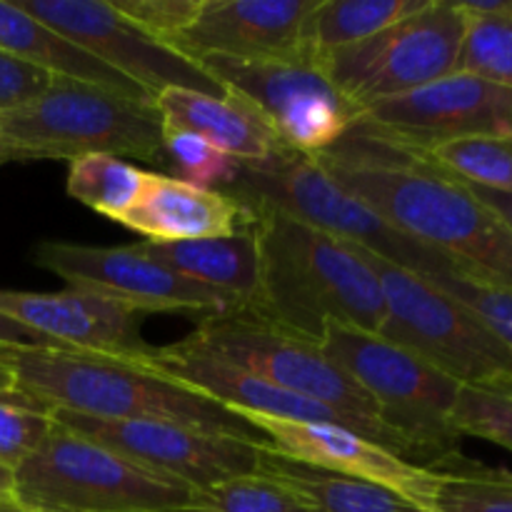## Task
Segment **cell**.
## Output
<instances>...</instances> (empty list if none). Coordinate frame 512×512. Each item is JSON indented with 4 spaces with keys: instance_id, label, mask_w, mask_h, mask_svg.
I'll return each mask as SVG.
<instances>
[{
    "instance_id": "cell-7",
    "label": "cell",
    "mask_w": 512,
    "mask_h": 512,
    "mask_svg": "<svg viewBox=\"0 0 512 512\" xmlns=\"http://www.w3.org/2000/svg\"><path fill=\"white\" fill-rule=\"evenodd\" d=\"M190 493L53 420L48 438L13 470L8 498L43 512H173Z\"/></svg>"
},
{
    "instance_id": "cell-25",
    "label": "cell",
    "mask_w": 512,
    "mask_h": 512,
    "mask_svg": "<svg viewBox=\"0 0 512 512\" xmlns=\"http://www.w3.org/2000/svg\"><path fill=\"white\" fill-rule=\"evenodd\" d=\"M425 5L428 0H318L308 18L310 48L318 58L343 45L360 43Z\"/></svg>"
},
{
    "instance_id": "cell-1",
    "label": "cell",
    "mask_w": 512,
    "mask_h": 512,
    "mask_svg": "<svg viewBox=\"0 0 512 512\" xmlns=\"http://www.w3.org/2000/svg\"><path fill=\"white\" fill-rule=\"evenodd\" d=\"M313 158L405 238L512 290V233L433 160L355 133Z\"/></svg>"
},
{
    "instance_id": "cell-6",
    "label": "cell",
    "mask_w": 512,
    "mask_h": 512,
    "mask_svg": "<svg viewBox=\"0 0 512 512\" xmlns=\"http://www.w3.org/2000/svg\"><path fill=\"white\" fill-rule=\"evenodd\" d=\"M320 348L375 400L380 423L413 463L423 458L428 468H438L463 453L450 420L463 385L383 335L348 325H325Z\"/></svg>"
},
{
    "instance_id": "cell-10",
    "label": "cell",
    "mask_w": 512,
    "mask_h": 512,
    "mask_svg": "<svg viewBox=\"0 0 512 512\" xmlns=\"http://www.w3.org/2000/svg\"><path fill=\"white\" fill-rule=\"evenodd\" d=\"M465 38V15L455 0L425 8L390 28L318 55V65L350 105L363 113L383 100L455 73Z\"/></svg>"
},
{
    "instance_id": "cell-27",
    "label": "cell",
    "mask_w": 512,
    "mask_h": 512,
    "mask_svg": "<svg viewBox=\"0 0 512 512\" xmlns=\"http://www.w3.org/2000/svg\"><path fill=\"white\" fill-rule=\"evenodd\" d=\"M435 470L433 512H512V470L488 468L463 453Z\"/></svg>"
},
{
    "instance_id": "cell-12",
    "label": "cell",
    "mask_w": 512,
    "mask_h": 512,
    "mask_svg": "<svg viewBox=\"0 0 512 512\" xmlns=\"http://www.w3.org/2000/svg\"><path fill=\"white\" fill-rule=\"evenodd\" d=\"M350 133L415 155L450 140L512 135V88L470 73H450L370 105Z\"/></svg>"
},
{
    "instance_id": "cell-20",
    "label": "cell",
    "mask_w": 512,
    "mask_h": 512,
    "mask_svg": "<svg viewBox=\"0 0 512 512\" xmlns=\"http://www.w3.org/2000/svg\"><path fill=\"white\" fill-rule=\"evenodd\" d=\"M253 215L218 190H200L173 175L148 173L143 195L120 225L153 243L223 238L250 228Z\"/></svg>"
},
{
    "instance_id": "cell-35",
    "label": "cell",
    "mask_w": 512,
    "mask_h": 512,
    "mask_svg": "<svg viewBox=\"0 0 512 512\" xmlns=\"http://www.w3.org/2000/svg\"><path fill=\"white\" fill-rule=\"evenodd\" d=\"M53 75L0 50V113L38 98Z\"/></svg>"
},
{
    "instance_id": "cell-40",
    "label": "cell",
    "mask_w": 512,
    "mask_h": 512,
    "mask_svg": "<svg viewBox=\"0 0 512 512\" xmlns=\"http://www.w3.org/2000/svg\"><path fill=\"white\" fill-rule=\"evenodd\" d=\"M15 388V380H13V373H10L8 365L0 360V390H13Z\"/></svg>"
},
{
    "instance_id": "cell-22",
    "label": "cell",
    "mask_w": 512,
    "mask_h": 512,
    "mask_svg": "<svg viewBox=\"0 0 512 512\" xmlns=\"http://www.w3.org/2000/svg\"><path fill=\"white\" fill-rule=\"evenodd\" d=\"M145 255L195 283L230 295L240 310H255L260 300V248L250 228L223 238L153 243L140 240Z\"/></svg>"
},
{
    "instance_id": "cell-38",
    "label": "cell",
    "mask_w": 512,
    "mask_h": 512,
    "mask_svg": "<svg viewBox=\"0 0 512 512\" xmlns=\"http://www.w3.org/2000/svg\"><path fill=\"white\" fill-rule=\"evenodd\" d=\"M468 15H490V18H512V0H455Z\"/></svg>"
},
{
    "instance_id": "cell-19",
    "label": "cell",
    "mask_w": 512,
    "mask_h": 512,
    "mask_svg": "<svg viewBox=\"0 0 512 512\" xmlns=\"http://www.w3.org/2000/svg\"><path fill=\"white\" fill-rule=\"evenodd\" d=\"M0 313L48 338L55 348L135 360L150 348L143 340L145 313L85 290L58 293L0 290Z\"/></svg>"
},
{
    "instance_id": "cell-2",
    "label": "cell",
    "mask_w": 512,
    "mask_h": 512,
    "mask_svg": "<svg viewBox=\"0 0 512 512\" xmlns=\"http://www.w3.org/2000/svg\"><path fill=\"white\" fill-rule=\"evenodd\" d=\"M260 248V300L250 313L320 345L325 325L380 335L385 298L368 250L275 210H248Z\"/></svg>"
},
{
    "instance_id": "cell-24",
    "label": "cell",
    "mask_w": 512,
    "mask_h": 512,
    "mask_svg": "<svg viewBox=\"0 0 512 512\" xmlns=\"http://www.w3.org/2000/svg\"><path fill=\"white\" fill-rule=\"evenodd\" d=\"M258 473L270 475L293 490L310 512H430L395 490L285 458L270 445L265 448Z\"/></svg>"
},
{
    "instance_id": "cell-42",
    "label": "cell",
    "mask_w": 512,
    "mask_h": 512,
    "mask_svg": "<svg viewBox=\"0 0 512 512\" xmlns=\"http://www.w3.org/2000/svg\"><path fill=\"white\" fill-rule=\"evenodd\" d=\"M3 163H10V153H8V145H5L3 138H0V165Z\"/></svg>"
},
{
    "instance_id": "cell-21",
    "label": "cell",
    "mask_w": 512,
    "mask_h": 512,
    "mask_svg": "<svg viewBox=\"0 0 512 512\" xmlns=\"http://www.w3.org/2000/svg\"><path fill=\"white\" fill-rule=\"evenodd\" d=\"M153 103L163 133H193L238 163H258L283 148L268 125L233 95L165 88Z\"/></svg>"
},
{
    "instance_id": "cell-4",
    "label": "cell",
    "mask_w": 512,
    "mask_h": 512,
    "mask_svg": "<svg viewBox=\"0 0 512 512\" xmlns=\"http://www.w3.org/2000/svg\"><path fill=\"white\" fill-rule=\"evenodd\" d=\"M0 138L13 160L115 155L165 165L163 123L153 100L53 78L38 98L0 113Z\"/></svg>"
},
{
    "instance_id": "cell-33",
    "label": "cell",
    "mask_w": 512,
    "mask_h": 512,
    "mask_svg": "<svg viewBox=\"0 0 512 512\" xmlns=\"http://www.w3.org/2000/svg\"><path fill=\"white\" fill-rule=\"evenodd\" d=\"M450 420L460 438L488 440L512 453V395L463 385Z\"/></svg>"
},
{
    "instance_id": "cell-16",
    "label": "cell",
    "mask_w": 512,
    "mask_h": 512,
    "mask_svg": "<svg viewBox=\"0 0 512 512\" xmlns=\"http://www.w3.org/2000/svg\"><path fill=\"white\" fill-rule=\"evenodd\" d=\"M235 415L248 420L268 440L270 448L285 458L383 485L433 512L435 490L440 483V473L435 468L413 463L345 425L298 423L253 413Z\"/></svg>"
},
{
    "instance_id": "cell-26",
    "label": "cell",
    "mask_w": 512,
    "mask_h": 512,
    "mask_svg": "<svg viewBox=\"0 0 512 512\" xmlns=\"http://www.w3.org/2000/svg\"><path fill=\"white\" fill-rule=\"evenodd\" d=\"M148 173L115 155H83L70 160L65 190L73 200L88 205L103 218L120 220L143 195Z\"/></svg>"
},
{
    "instance_id": "cell-11",
    "label": "cell",
    "mask_w": 512,
    "mask_h": 512,
    "mask_svg": "<svg viewBox=\"0 0 512 512\" xmlns=\"http://www.w3.org/2000/svg\"><path fill=\"white\" fill-rule=\"evenodd\" d=\"M200 68L248 105L283 148L318 155L335 148L360 110L330 83L318 60H235L205 55Z\"/></svg>"
},
{
    "instance_id": "cell-31",
    "label": "cell",
    "mask_w": 512,
    "mask_h": 512,
    "mask_svg": "<svg viewBox=\"0 0 512 512\" xmlns=\"http://www.w3.org/2000/svg\"><path fill=\"white\" fill-rule=\"evenodd\" d=\"M53 428L50 410L18 388L0 390V468L13 473Z\"/></svg>"
},
{
    "instance_id": "cell-30",
    "label": "cell",
    "mask_w": 512,
    "mask_h": 512,
    "mask_svg": "<svg viewBox=\"0 0 512 512\" xmlns=\"http://www.w3.org/2000/svg\"><path fill=\"white\" fill-rule=\"evenodd\" d=\"M465 15V38L455 73L512 88V18Z\"/></svg>"
},
{
    "instance_id": "cell-9",
    "label": "cell",
    "mask_w": 512,
    "mask_h": 512,
    "mask_svg": "<svg viewBox=\"0 0 512 512\" xmlns=\"http://www.w3.org/2000/svg\"><path fill=\"white\" fill-rule=\"evenodd\" d=\"M385 298V340L465 388L512 395V348L465 305L420 275L368 253Z\"/></svg>"
},
{
    "instance_id": "cell-28",
    "label": "cell",
    "mask_w": 512,
    "mask_h": 512,
    "mask_svg": "<svg viewBox=\"0 0 512 512\" xmlns=\"http://www.w3.org/2000/svg\"><path fill=\"white\" fill-rule=\"evenodd\" d=\"M460 183L512 193V135L450 140L423 155Z\"/></svg>"
},
{
    "instance_id": "cell-13",
    "label": "cell",
    "mask_w": 512,
    "mask_h": 512,
    "mask_svg": "<svg viewBox=\"0 0 512 512\" xmlns=\"http://www.w3.org/2000/svg\"><path fill=\"white\" fill-rule=\"evenodd\" d=\"M50 418L138 468L188 485L190 490L258 473L268 448V443H250L163 420H100L68 410H50Z\"/></svg>"
},
{
    "instance_id": "cell-34",
    "label": "cell",
    "mask_w": 512,
    "mask_h": 512,
    "mask_svg": "<svg viewBox=\"0 0 512 512\" xmlns=\"http://www.w3.org/2000/svg\"><path fill=\"white\" fill-rule=\"evenodd\" d=\"M120 15L168 45L198 18L203 0H113Z\"/></svg>"
},
{
    "instance_id": "cell-14",
    "label": "cell",
    "mask_w": 512,
    "mask_h": 512,
    "mask_svg": "<svg viewBox=\"0 0 512 512\" xmlns=\"http://www.w3.org/2000/svg\"><path fill=\"white\" fill-rule=\"evenodd\" d=\"M33 263L58 275L68 288L95 293L140 313H233L240 310L230 295L195 283L145 255L138 245L98 248V245L43 240L35 245Z\"/></svg>"
},
{
    "instance_id": "cell-36",
    "label": "cell",
    "mask_w": 512,
    "mask_h": 512,
    "mask_svg": "<svg viewBox=\"0 0 512 512\" xmlns=\"http://www.w3.org/2000/svg\"><path fill=\"white\" fill-rule=\"evenodd\" d=\"M0 345H5V348H55L48 338L3 313H0Z\"/></svg>"
},
{
    "instance_id": "cell-5",
    "label": "cell",
    "mask_w": 512,
    "mask_h": 512,
    "mask_svg": "<svg viewBox=\"0 0 512 512\" xmlns=\"http://www.w3.org/2000/svg\"><path fill=\"white\" fill-rule=\"evenodd\" d=\"M220 193L248 210L260 208L288 215L420 278H433L455 263L448 255L398 233L363 200L335 183L313 155L278 148L258 163H240L238 178Z\"/></svg>"
},
{
    "instance_id": "cell-18",
    "label": "cell",
    "mask_w": 512,
    "mask_h": 512,
    "mask_svg": "<svg viewBox=\"0 0 512 512\" xmlns=\"http://www.w3.org/2000/svg\"><path fill=\"white\" fill-rule=\"evenodd\" d=\"M130 363L185 385L233 413H253L265 415V418L298 420V423H335L358 433V428L338 410L278 388V385L228 363L220 355L210 353L193 338L163 345V348L150 345L143 355Z\"/></svg>"
},
{
    "instance_id": "cell-3",
    "label": "cell",
    "mask_w": 512,
    "mask_h": 512,
    "mask_svg": "<svg viewBox=\"0 0 512 512\" xmlns=\"http://www.w3.org/2000/svg\"><path fill=\"white\" fill-rule=\"evenodd\" d=\"M15 388L48 410L100 420H163L205 433L268 443L248 420L215 400L155 375L130 360L63 348H5Z\"/></svg>"
},
{
    "instance_id": "cell-17",
    "label": "cell",
    "mask_w": 512,
    "mask_h": 512,
    "mask_svg": "<svg viewBox=\"0 0 512 512\" xmlns=\"http://www.w3.org/2000/svg\"><path fill=\"white\" fill-rule=\"evenodd\" d=\"M318 0H203L198 18L170 48L198 63L205 55L235 60H318L308 18Z\"/></svg>"
},
{
    "instance_id": "cell-32",
    "label": "cell",
    "mask_w": 512,
    "mask_h": 512,
    "mask_svg": "<svg viewBox=\"0 0 512 512\" xmlns=\"http://www.w3.org/2000/svg\"><path fill=\"white\" fill-rule=\"evenodd\" d=\"M165 165L175 180L200 190H225L238 178L240 163L193 133H163Z\"/></svg>"
},
{
    "instance_id": "cell-37",
    "label": "cell",
    "mask_w": 512,
    "mask_h": 512,
    "mask_svg": "<svg viewBox=\"0 0 512 512\" xmlns=\"http://www.w3.org/2000/svg\"><path fill=\"white\" fill-rule=\"evenodd\" d=\"M468 185L470 193L480 200L488 210H493L495 215L500 218V223L512 233V193H503V190H488V188H480V185Z\"/></svg>"
},
{
    "instance_id": "cell-29",
    "label": "cell",
    "mask_w": 512,
    "mask_h": 512,
    "mask_svg": "<svg viewBox=\"0 0 512 512\" xmlns=\"http://www.w3.org/2000/svg\"><path fill=\"white\" fill-rule=\"evenodd\" d=\"M173 512H310L293 490L265 473L240 475L193 490L188 503Z\"/></svg>"
},
{
    "instance_id": "cell-8",
    "label": "cell",
    "mask_w": 512,
    "mask_h": 512,
    "mask_svg": "<svg viewBox=\"0 0 512 512\" xmlns=\"http://www.w3.org/2000/svg\"><path fill=\"white\" fill-rule=\"evenodd\" d=\"M188 338L278 388L338 410L360 435L408 458L405 445L380 423L375 400L313 340L288 333L250 310L205 315Z\"/></svg>"
},
{
    "instance_id": "cell-23",
    "label": "cell",
    "mask_w": 512,
    "mask_h": 512,
    "mask_svg": "<svg viewBox=\"0 0 512 512\" xmlns=\"http://www.w3.org/2000/svg\"><path fill=\"white\" fill-rule=\"evenodd\" d=\"M0 50L45 70L53 78L98 85L110 93L128 95L135 100H153V95L140 88L138 83L115 73L113 68L100 63L95 55L73 43L68 35L48 28L8 0H0Z\"/></svg>"
},
{
    "instance_id": "cell-15",
    "label": "cell",
    "mask_w": 512,
    "mask_h": 512,
    "mask_svg": "<svg viewBox=\"0 0 512 512\" xmlns=\"http://www.w3.org/2000/svg\"><path fill=\"white\" fill-rule=\"evenodd\" d=\"M13 3L48 28L68 35L73 43L123 78L138 83L153 98L165 88L228 95L223 85L215 83L198 63L140 30L103 0H13Z\"/></svg>"
},
{
    "instance_id": "cell-39",
    "label": "cell",
    "mask_w": 512,
    "mask_h": 512,
    "mask_svg": "<svg viewBox=\"0 0 512 512\" xmlns=\"http://www.w3.org/2000/svg\"><path fill=\"white\" fill-rule=\"evenodd\" d=\"M0 512H43V510L25 508V505L15 503V500L8 498V495H0Z\"/></svg>"
},
{
    "instance_id": "cell-41",
    "label": "cell",
    "mask_w": 512,
    "mask_h": 512,
    "mask_svg": "<svg viewBox=\"0 0 512 512\" xmlns=\"http://www.w3.org/2000/svg\"><path fill=\"white\" fill-rule=\"evenodd\" d=\"M10 485H13V473L5 468H0V495H8Z\"/></svg>"
}]
</instances>
